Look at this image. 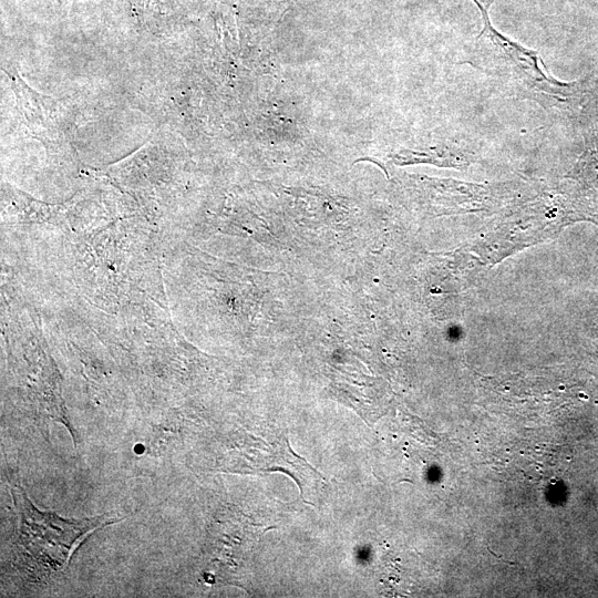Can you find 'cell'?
Returning a JSON list of instances; mask_svg holds the SVG:
<instances>
[{"label":"cell","instance_id":"cell-1","mask_svg":"<svg viewBox=\"0 0 598 598\" xmlns=\"http://www.w3.org/2000/svg\"><path fill=\"white\" fill-rule=\"evenodd\" d=\"M18 514L16 542L21 561L40 575L63 569L86 535L117 522L109 516L65 519L50 512L39 511L19 486L11 487Z\"/></svg>","mask_w":598,"mask_h":598},{"label":"cell","instance_id":"cell-2","mask_svg":"<svg viewBox=\"0 0 598 598\" xmlns=\"http://www.w3.org/2000/svg\"><path fill=\"white\" fill-rule=\"evenodd\" d=\"M481 11L483 28L466 49L467 62L485 73L501 76L538 101L556 99L565 85L542 71L538 54L499 33L489 19L494 0H472Z\"/></svg>","mask_w":598,"mask_h":598}]
</instances>
